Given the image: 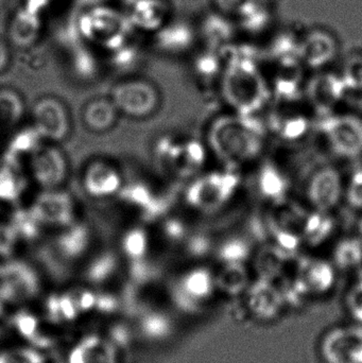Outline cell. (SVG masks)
Listing matches in <instances>:
<instances>
[{"label":"cell","mask_w":362,"mask_h":363,"mask_svg":"<svg viewBox=\"0 0 362 363\" xmlns=\"http://www.w3.org/2000/svg\"><path fill=\"white\" fill-rule=\"evenodd\" d=\"M157 33V44L164 50L169 52H178L188 48L191 44L193 35L191 30L183 25H171L170 27L161 28Z\"/></svg>","instance_id":"cell-41"},{"label":"cell","mask_w":362,"mask_h":363,"mask_svg":"<svg viewBox=\"0 0 362 363\" xmlns=\"http://www.w3.org/2000/svg\"><path fill=\"white\" fill-rule=\"evenodd\" d=\"M42 289L38 271L23 260H0V301L21 307L35 298ZM17 307V308H18Z\"/></svg>","instance_id":"cell-6"},{"label":"cell","mask_w":362,"mask_h":363,"mask_svg":"<svg viewBox=\"0 0 362 363\" xmlns=\"http://www.w3.org/2000/svg\"><path fill=\"white\" fill-rule=\"evenodd\" d=\"M341 76L350 91H362V55L348 60Z\"/></svg>","instance_id":"cell-45"},{"label":"cell","mask_w":362,"mask_h":363,"mask_svg":"<svg viewBox=\"0 0 362 363\" xmlns=\"http://www.w3.org/2000/svg\"><path fill=\"white\" fill-rule=\"evenodd\" d=\"M57 326L45 319L40 313H33L25 307H18L14 313H11L9 330H12L21 339L26 345L46 352L52 349L57 343Z\"/></svg>","instance_id":"cell-10"},{"label":"cell","mask_w":362,"mask_h":363,"mask_svg":"<svg viewBox=\"0 0 362 363\" xmlns=\"http://www.w3.org/2000/svg\"><path fill=\"white\" fill-rule=\"evenodd\" d=\"M321 132L332 150L346 160L362 157V116L355 113L325 115Z\"/></svg>","instance_id":"cell-7"},{"label":"cell","mask_w":362,"mask_h":363,"mask_svg":"<svg viewBox=\"0 0 362 363\" xmlns=\"http://www.w3.org/2000/svg\"><path fill=\"white\" fill-rule=\"evenodd\" d=\"M21 241L13 228L6 222H0V260L10 259L16 253Z\"/></svg>","instance_id":"cell-46"},{"label":"cell","mask_w":362,"mask_h":363,"mask_svg":"<svg viewBox=\"0 0 362 363\" xmlns=\"http://www.w3.org/2000/svg\"><path fill=\"white\" fill-rule=\"evenodd\" d=\"M45 17L25 6H21L9 21V42L17 48L33 47L42 38L44 32Z\"/></svg>","instance_id":"cell-21"},{"label":"cell","mask_w":362,"mask_h":363,"mask_svg":"<svg viewBox=\"0 0 362 363\" xmlns=\"http://www.w3.org/2000/svg\"><path fill=\"white\" fill-rule=\"evenodd\" d=\"M337 52L336 42L327 33L310 34L302 43L299 49V57L306 65L319 68L327 65L334 59Z\"/></svg>","instance_id":"cell-28"},{"label":"cell","mask_w":362,"mask_h":363,"mask_svg":"<svg viewBox=\"0 0 362 363\" xmlns=\"http://www.w3.org/2000/svg\"><path fill=\"white\" fill-rule=\"evenodd\" d=\"M32 125L40 132L47 143L55 144L67 138L70 119L65 106L55 98L38 100L32 111Z\"/></svg>","instance_id":"cell-16"},{"label":"cell","mask_w":362,"mask_h":363,"mask_svg":"<svg viewBox=\"0 0 362 363\" xmlns=\"http://www.w3.org/2000/svg\"><path fill=\"white\" fill-rule=\"evenodd\" d=\"M28 176L25 167L9 162L0 161V202L16 205L25 196Z\"/></svg>","instance_id":"cell-29"},{"label":"cell","mask_w":362,"mask_h":363,"mask_svg":"<svg viewBox=\"0 0 362 363\" xmlns=\"http://www.w3.org/2000/svg\"><path fill=\"white\" fill-rule=\"evenodd\" d=\"M8 223L21 242H34L42 236L45 228L31 206L16 207L11 213Z\"/></svg>","instance_id":"cell-33"},{"label":"cell","mask_w":362,"mask_h":363,"mask_svg":"<svg viewBox=\"0 0 362 363\" xmlns=\"http://www.w3.org/2000/svg\"><path fill=\"white\" fill-rule=\"evenodd\" d=\"M45 352L29 345L0 350V363H46Z\"/></svg>","instance_id":"cell-42"},{"label":"cell","mask_w":362,"mask_h":363,"mask_svg":"<svg viewBox=\"0 0 362 363\" xmlns=\"http://www.w3.org/2000/svg\"><path fill=\"white\" fill-rule=\"evenodd\" d=\"M172 322L159 311H146L136 320V330L140 337L152 342L165 340L172 333Z\"/></svg>","instance_id":"cell-37"},{"label":"cell","mask_w":362,"mask_h":363,"mask_svg":"<svg viewBox=\"0 0 362 363\" xmlns=\"http://www.w3.org/2000/svg\"><path fill=\"white\" fill-rule=\"evenodd\" d=\"M196 67L202 76L205 77V78H210V77H214L215 74H218L222 66H221L218 57H214V55H208V57L205 55V57H202L199 60Z\"/></svg>","instance_id":"cell-48"},{"label":"cell","mask_w":362,"mask_h":363,"mask_svg":"<svg viewBox=\"0 0 362 363\" xmlns=\"http://www.w3.org/2000/svg\"><path fill=\"white\" fill-rule=\"evenodd\" d=\"M125 13L135 31H157L165 23L168 8L163 0H128Z\"/></svg>","instance_id":"cell-22"},{"label":"cell","mask_w":362,"mask_h":363,"mask_svg":"<svg viewBox=\"0 0 362 363\" xmlns=\"http://www.w3.org/2000/svg\"><path fill=\"white\" fill-rule=\"evenodd\" d=\"M123 184L118 168L102 160L89 163L83 174V187L91 198L117 196Z\"/></svg>","instance_id":"cell-20"},{"label":"cell","mask_w":362,"mask_h":363,"mask_svg":"<svg viewBox=\"0 0 362 363\" xmlns=\"http://www.w3.org/2000/svg\"><path fill=\"white\" fill-rule=\"evenodd\" d=\"M356 235L362 240V213L361 218H359L358 222H357Z\"/></svg>","instance_id":"cell-52"},{"label":"cell","mask_w":362,"mask_h":363,"mask_svg":"<svg viewBox=\"0 0 362 363\" xmlns=\"http://www.w3.org/2000/svg\"><path fill=\"white\" fill-rule=\"evenodd\" d=\"M349 91L341 74L324 72L317 74L307 83L306 99L317 112L329 115L344 101Z\"/></svg>","instance_id":"cell-18"},{"label":"cell","mask_w":362,"mask_h":363,"mask_svg":"<svg viewBox=\"0 0 362 363\" xmlns=\"http://www.w3.org/2000/svg\"><path fill=\"white\" fill-rule=\"evenodd\" d=\"M121 351L106 334L84 335L66 354V363H120Z\"/></svg>","instance_id":"cell-17"},{"label":"cell","mask_w":362,"mask_h":363,"mask_svg":"<svg viewBox=\"0 0 362 363\" xmlns=\"http://www.w3.org/2000/svg\"><path fill=\"white\" fill-rule=\"evenodd\" d=\"M117 196L125 206L137 209L144 219H154L163 208L161 199L142 182L123 184Z\"/></svg>","instance_id":"cell-25"},{"label":"cell","mask_w":362,"mask_h":363,"mask_svg":"<svg viewBox=\"0 0 362 363\" xmlns=\"http://www.w3.org/2000/svg\"><path fill=\"white\" fill-rule=\"evenodd\" d=\"M40 132L33 125L19 129L6 145L2 159L9 163L27 167L30 159L46 144Z\"/></svg>","instance_id":"cell-23"},{"label":"cell","mask_w":362,"mask_h":363,"mask_svg":"<svg viewBox=\"0 0 362 363\" xmlns=\"http://www.w3.org/2000/svg\"><path fill=\"white\" fill-rule=\"evenodd\" d=\"M265 145V128L254 116L232 112L214 119L208 130V150L233 169L259 160Z\"/></svg>","instance_id":"cell-1"},{"label":"cell","mask_w":362,"mask_h":363,"mask_svg":"<svg viewBox=\"0 0 362 363\" xmlns=\"http://www.w3.org/2000/svg\"><path fill=\"white\" fill-rule=\"evenodd\" d=\"M30 177L42 189L59 188L68 174L64 153L50 143H46L27 164Z\"/></svg>","instance_id":"cell-14"},{"label":"cell","mask_w":362,"mask_h":363,"mask_svg":"<svg viewBox=\"0 0 362 363\" xmlns=\"http://www.w3.org/2000/svg\"><path fill=\"white\" fill-rule=\"evenodd\" d=\"M250 255V249L244 241L231 239L219 249V259L221 262H246Z\"/></svg>","instance_id":"cell-44"},{"label":"cell","mask_w":362,"mask_h":363,"mask_svg":"<svg viewBox=\"0 0 362 363\" xmlns=\"http://www.w3.org/2000/svg\"><path fill=\"white\" fill-rule=\"evenodd\" d=\"M118 113L112 99L100 98L86 104L83 112V121L91 131H108L116 123Z\"/></svg>","instance_id":"cell-34"},{"label":"cell","mask_w":362,"mask_h":363,"mask_svg":"<svg viewBox=\"0 0 362 363\" xmlns=\"http://www.w3.org/2000/svg\"><path fill=\"white\" fill-rule=\"evenodd\" d=\"M239 185V177L233 168L198 174L185 188V203L199 213H213L229 204Z\"/></svg>","instance_id":"cell-4"},{"label":"cell","mask_w":362,"mask_h":363,"mask_svg":"<svg viewBox=\"0 0 362 363\" xmlns=\"http://www.w3.org/2000/svg\"><path fill=\"white\" fill-rule=\"evenodd\" d=\"M257 190L266 200L278 203L285 200L289 184L282 172L271 164L263 166L256 180Z\"/></svg>","instance_id":"cell-35"},{"label":"cell","mask_w":362,"mask_h":363,"mask_svg":"<svg viewBox=\"0 0 362 363\" xmlns=\"http://www.w3.org/2000/svg\"><path fill=\"white\" fill-rule=\"evenodd\" d=\"M11 61L10 47L0 38V74L8 68Z\"/></svg>","instance_id":"cell-50"},{"label":"cell","mask_w":362,"mask_h":363,"mask_svg":"<svg viewBox=\"0 0 362 363\" xmlns=\"http://www.w3.org/2000/svg\"><path fill=\"white\" fill-rule=\"evenodd\" d=\"M344 176L334 166H323L315 170L306 185V199L310 208L332 213L344 200Z\"/></svg>","instance_id":"cell-9"},{"label":"cell","mask_w":362,"mask_h":363,"mask_svg":"<svg viewBox=\"0 0 362 363\" xmlns=\"http://www.w3.org/2000/svg\"><path fill=\"white\" fill-rule=\"evenodd\" d=\"M333 264L336 269L350 271L362 266V240L357 236L340 239L334 247Z\"/></svg>","instance_id":"cell-38"},{"label":"cell","mask_w":362,"mask_h":363,"mask_svg":"<svg viewBox=\"0 0 362 363\" xmlns=\"http://www.w3.org/2000/svg\"><path fill=\"white\" fill-rule=\"evenodd\" d=\"M269 123L270 130L287 143L298 142L305 138L312 125L307 115L290 108L273 113Z\"/></svg>","instance_id":"cell-27"},{"label":"cell","mask_w":362,"mask_h":363,"mask_svg":"<svg viewBox=\"0 0 362 363\" xmlns=\"http://www.w3.org/2000/svg\"><path fill=\"white\" fill-rule=\"evenodd\" d=\"M293 281L305 296H322L335 285L336 267L321 258H299Z\"/></svg>","instance_id":"cell-15"},{"label":"cell","mask_w":362,"mask_h":363,"mask_svg":"<svg viewBox=\"0 0 362 363\" xmlns=\"http://www.w3.org/2000/svg\"><path fill=\"white\" fill-rule=\"evenodd\" d=\"M344 199L351 208L362 213V168L354 170L346 181Z\"/></svg>","instance_id":"cell-43"},{"label":"cell","mask_w":362,"mask_h":363,"mask_svg":"<svg viewBox=\"0 0 362 363\" xmlns=\"http://www.w3.org/2000/svg\"><path fill=\"white\" fill-rule=\"evenodd\" d=\"M23 102L12 89H0V131L13 129L23 118Z\"/></svg>","instance_id":"cell-40"},{"label":"cell","mask_w":362,"mask_h":363,"mask_svg":"<svg viewBox=\"0 0 362 363\" xmlns=\"http://www.w3.org/2000/svg\"><path fill=\"white\" fill-rule=\"evenodd\" d=\"M91 237V228L83 222L76 221L61 228L55 241L57 253L69 262L80 259L89 252Z\"/></svg>","instance_id":"cell-24"},{"label":"cell","mask_w":362,"mask_h":363,"mask_svg":"<svg viewBox=\"0 0 362 363\" xmlns=\"http://www.w3.org/2000/svg\"><path fill=\"white\" fill-rule=\"evenodd\" d=\"M295 257L285 253L273 243L263 245L254 255L255 272L259 279L274 281L282 277L287 264Z\"/></svg>","instance_id":"cell-31"},{"label":"cell","mask_w":362,"mask_h":363,"mask_svg":"<svg viewBox=\"0 0 362 363\" xmlns=\"http://www.w3.org/2000/svg\"><path fill=\"white\" fill-rule=\"evenodd\" d=\"M112 101L117 110L133 118H146L161 104L159 89L148 81L131 79L118 83L113 89Z\"/></svg>","instance_id":"cell-8"},{"label":"cell","mask_w":362,"mask_h":363,"mask_svg":"<svg viewBox=\"0 0 362 363\" xmlns=\"http://www.w3.org/2000/svg\"><path fill=\"white\" fill-rule=\"evenodd\" d=\"M246 306L255 319L271 321L276 319L285 302L280 287L274 281L259 279L246 291Z\"/></svg>","instance_id":"cell-19"},{"label":"cell","mask_w":362,"mask_h":363,"mask_svg":"<svg viewBox=\"0 0 362 363\" xmlns=\"http://www.w3.org/2000/svg\"><path fill=\"white\" fill-rule=\"evenodd\" d=\"M208 146L195 138L166 136L157 142L155 157L162 169L178 181L198 176L205 164Z\"/></svg>","instance_id":"cell-5"},{"label":"cell","mask_w":362,"mask_h":363,"mask_svg":"<svg viewBox=\"0 0 362 363\" xmlns=\"http://www.w3.org/2000/svg\"><path fill=\"white\" fill-rule=\"evenodd\" d=\"M221 95L232 112L255 116L267 104L271 91L254 61L235 57L227 61L223 70Z\"/></svg>","instance_id":"cell-2"},{"label":"cell","mask_w":362,"mask_h":363,"mask_svg":"<svg viewBox=\"0 0 362 363\" xmlns=\"http://www.w3.org/2000/svg\"><path fill=\"white\" fill-rule=\"evenodd\" d=\"M325 363H362V325L334 328L320 345Z\"/></svg>","instance_id":"cell-13"},{"label":"cell","mask_w":362,"mask_h":363,"mask_svg":"<svg viewBox=\"0 0 362 363\" xmlns=\"http://www.w3.org/2000/svg\"><path fill=\"white\" fill-rule=\"evenodd\" d=\"M74 27L81 42L108 55L128 44L135 31L125 11L108 4L84 6L77 15Z\"/></svg>","instance_id":"cell-3"},{"label":"cell","mask_w":362,"mask_h":363,"mask_svg":"<svg viewBox=\"0 0 362 363\" xmlns=\"http://www.w3.org/2000/svg\"><path fill=\"white\" fill-rule=\"evenodd\" d=\"M217 289L227 296H240L250 286V274L246 262H221L215 274Z\"/></svg>","instance_id":"cell-32"},{"label":"cell","mask_w":362,"mask_h":363,"mask_svg":"<svg viewBox=\"0 0 362 363\" xmlns=\"http://www.w3.org/2000/svg\"><path fill=\"white\" fill-rule=\"evenodd\" d=\"M150 245L149 233L140 226L128 228L120 239V251L128 262L146 259Z\"/></svg>","instance_id":"cell-39"},{"label":"cell","mask_w":362,"mask_h":363,"mask_svg":"<svg viewBox=\"0 0 362 363\" xmlns=\"http://www.w3.org/2000/svg\"><path fill=\"white\" fill-rule=\"evenodd\" d=\"M31 207L45 228L61 230L78 221L74 196L60 188L43 190L34 199Z\"/></svg>","instance_id":"cell-11"},{"label":"cell","mask_w":362,"mask_h":363,"mask_svg":"<svg viewBox=\"0 0 362 363\" xmlns=\"http://www.w3.org/2000/svg\"><path fill=\"white\" fill-rule=\"evenodd\" d=\"M70 67L76 78L82 81L93 80L100 72V62L96 49L79 42L69 46Z\"/></svg>","instance_id":"cell-36"},{"label":"cell","mask_w":362,"mask_h":363,"mask_svg":"<svg viewBox=\"0 0 362 363\" xmlns=\"http://www.w3.org/2000/svg\"><path fill=\"white\" fill-rule=\"evenodd\" d=\"M346 303L353 317L362 325V273L349 291Z\"/></svg>","instance_id":"cell-47"},{"label":"cell","mask_w":362,"mask_h":363,"mask_svg":"<svg viewBox=\"0 0 362 363\" xmlns=\"http://www.w3.org/2000/svg\"><path fill=\"white\" fill-rule=\"evenodd\" d=\"M336 228L335 220L332 218V213L322 211H306L300 228V236L303 243L312 247L327 242Z\"/></svg>","instance_id":"cell-30"},{"label":"cell","mask_w":362,"mask_h":363,"mask_svg":"<svg viewBox=\"0 0 362 363\" xmlns=\"http://www.w3.org/2000/svg\"><path fill=\"white\" fill-rule=\"evenodd\" d=\"M216 1L222 10L242 14V11L252 2V0H216Z\"/></svg>","instance_id":"cell-49"},{"label":"cell","mask_w":362,"mask_h":363,"mask_svg":"<svg viewBox=\"0 0 362 363\" xmlns=\"http://www.w3.org/2000/svg\"><path fill=\"white\" fill-rule=\"evenodd\" d=\"M216 288L215 274L197 267L181 277L174 289V302L185 311H196L212 298Z\"/></svg>","instance_id":"cell-12"},{"label":"cell","mask_w":362,"mask_h":363,"mask_svg":"<svg viewBox=\"0 0 362 363\" xmlns=\"http://www.w3.org/2000/svg\"><path fill=\"white\" fill-rule=\"evenodd\" d=\"M119 270V256L113 251H102L87 262L83 270V279L86 286L100 290L118 277Z\"/></svg>","instance_id":"cell-26"},{"label":"cell","mask_w":362,"mask_h":363,"mask_svg":"<svg viewBox=\"0 0 362 363\" xmlns=\"http://www.w3.org/2000/svg\"><path fill=\"white\" fill-rule=\"evenodd\" d=\"M8 307V305L0 301V336L9 330L11 313H9Z\"/></svg>","instance_id":"cell-51"}]
</instances>
